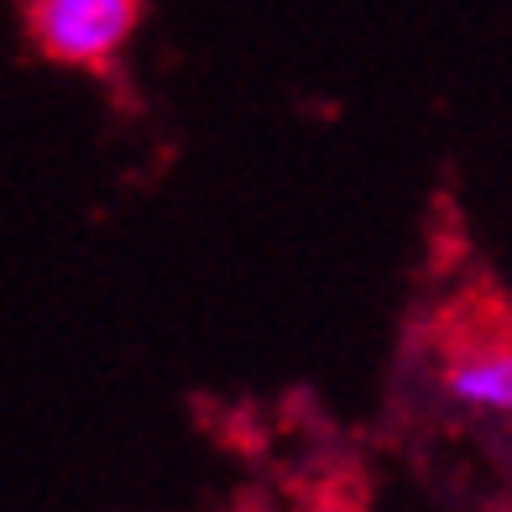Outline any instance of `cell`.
I'll return each mask as SVG.
<instances>
[{"label":"cell","instance_id":"obj_1","mask_svg":"<svg viewBox=\"0 0 512 512\" xmlns=\"http://www.w3.org/2000/svg\"><path fill=\"white\" fill-rule=\"evenodd\" d=\"M32 53L74 74H110L126 58L147 0H16Z\"/></svg>","mask_w":512,"mask_h":512},{"label":"cell","instance_id":"obj_2","mask_svg":"<svg viewBox=\"0 0 512 512\" xmlns=\"http://www.w3.org/2000/svg\"><path fill=\"white\" fill-rule=\"evenodd\" d=\"M439 387L471 418H512V335L465 324L439 345Z\"/></svg>","mask_w":512,"mask_h":512}]
</instances>
